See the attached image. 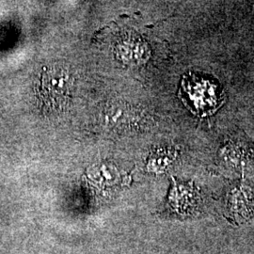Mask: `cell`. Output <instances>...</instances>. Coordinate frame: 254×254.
Listing matches in <instances>:
<instances>
[{
    "mask_svg": "<svg viewBox=\"0 0 254 254\" xmlns=\"http://www.w3.org/2000/svg\"><path fill=\"white\" fill-rule=\"evenodd\" d=\"M73 74L64 64L46 66L41 75V98L51 109H63L71 98Z\"/></svg>",
    "mask_w": 254,
    "mask_h": 254,
    "instance_id": "obj_1",
    "label": "cell"
},
{
    "mask_svg": "<svg viewBox=\"0 0 254 254\" xmlns=\"http://www.w3.org/2000/svg\"><path fill=\"white\" fill-rule=\"evenodd\" d=\"M182 94L197 115L208 116L218 109L221 96L218 86L212 80L189 73L182 80Z\"/></svg>",
    "mask_w": 254,
    "mask_h": 254,
    "instance_id": "obj_2",
    "label": "cell"
},
{
    "mask_svg": "<svg viewBox=\"0 0 254 254\" xmlns=\"http://www.w3.org/2000/svg\"><path fill=\"white\" fill-rule=\"evenodd\" d=\"M218 157L225 166L234 170L254 168V143L244 133L236 132L223 142Z\"/></svg>",
    "mask_w": 254,
    "mask_h": 254,
    "instance_id": "obj_3",
    "label": "cell"
},
{
    "mask_svg": "<svg viewBox=\"0 0 254 254\" xmlns=\"http://www.w3.org/2000/svg\"><path fill=\"white\" fill-rule=\"evenodd\" d=\"M201 195L194 183H179L173 179V186L169 195V209L180 217L193 216L201 203Z\"/></svg>",
    "mask_w": 254,
    "mask_h": 254,
    "instance_id": "obj_4",
    "label": "cell"
},
{
    "mask_svg": "<svg viewBox=\"0 0 254 254\" xmlns=\"http://www.w3.org/2000/svg\"><path fill=\"white\" fill-rule=\"evenodd\" d=\"M228 208L233 217L248 219L254 215V186L248 181L238 182L228 193Z\"/></svg>",
    "mask_w": 254,
    "mask_h": 254,
    "instance_id": "obj_5",
    "label": "cell"
},
{
    "mask_svg": "<svg viewBox=\"0 0 254 254\" xmlns=\"http://www.w3.org/2000/svg\"><path fill=\"white\" fill-rule=\"evenodd\" d=\"M176 153L173 152V150L171 151H166V150H160L155 152L154 156L151 159L150 166H152L154 171H159L165 169L169 164L171 163L174 159Z\"/></svg>",
    "mask_w": 254,
    "mask_h": 254,
    "instance_id": "obj_6",
    "label": "cell"
}]
</instances>
